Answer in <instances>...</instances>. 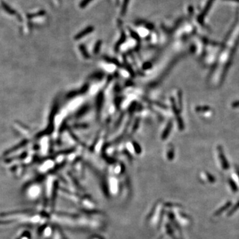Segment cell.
<instances>
[{"mask_svg": "<svg viewBox=\"0 0 239 239\" xmlns=\"http://www.w3.org/2000/svg\"><path fill=\"white\" fill-rule=\"evenodd\" d=\"M16 221V220H8V221H0V225H6L14 223Z\"/></svg>", "mask_w": 239, "mask_h": 239, "instance_id": "obj_5", "label": "cell"}, {"mask_svg": "<svg viewBox=\"0 0 239 239\" xmlns=\"http://www.w3.org/2000/svg\"><path fill=\"white\" fill-rule=\"evenodd\" d=\"M33 211L32 210H17V211H12L8 212H3L0 213V216H6L10 215H25L28 214Z\"/></svg>", "mask_w": 239, "mask_h": 239, "instance_id": "obj_2", "label": "cell"}, {"mask_svg": "<svg viewBox=\"0 0 239 239\" xmlns=\"http://www.w3.org/2000/svg\"><path fill=\"white\" fill-rule=\"evenodd\" d=\"M128 3H129V0H124V4H123L122 8V15H124L126 13L127 6V4H128Z\"/></svg>", "mask_w": 239, "mask_h": 239, "instance_id": "obj_4", "label": "cell"}, {"mask_svg": "<svg viewBox=\"0 0 239 239\" xmlns=\"http://www.w3.org/2000/svg\"><path fill=\"white\" fill-rule=\"evenodd\" d=\"M93 239H100V238H93Z\"/></svg>", "mask_w": 239, "mask_h": 239, "instance_id": "obj_7", "label": "cell"}, {"mask_svg": "<svg viewBox=\"0 0 239 239\" xmlns=\"http://www.w3.org/2000/svg\"><path fill=\"white\" fill-rule=\"evenodd\" d=\"M91 1H92V0H83V1H82L81 4V8L86 7L88 3H90Z\"/></svg>", "mask_w": 239, "mask_h": 239, "instance_id": "obj_6", "label": "cell"}, {"mask_svg": "<svg viewBox=\"0 0 239 239\" xmlns=\"http://www.w3.org/2000/svg\"><path fill=\"white\" fill-rule=\"evenodd\" d=\"M94 30V28L92 26H88L87 28H86L85 29H84L82 31H81V33H79L76 36V39H81V38L83 37L84 35H87V34L91 33V32Z\"/></svg>", "mask_w": 239, "mask_h": 239, "instance_id": "obj_3", "label": "cell"}, {"mask_svg": "<svg viewBox=\"0 0 239 239\" xmlns=\"http://www.w3.org/2000/svg\"><path fill=\"white\" fill-rule=\"evenodd\" d=\"M40 235L44 234L45 239H65L56 226L53 225H43L39 231Z\"/></svg>", "mask_w": 239, "mask_h": 239, "instance_id": "obj_1", "label": "cell"}]
</instances>
